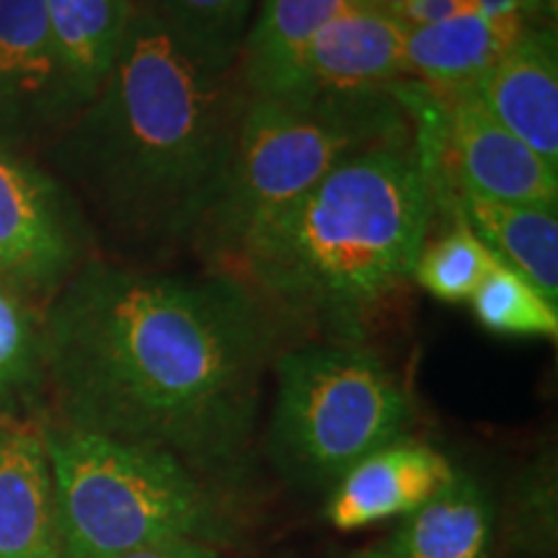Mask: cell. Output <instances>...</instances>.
Here are the masks:
<instances>
[{"mask_svg": "<svg viewBox=\"0 0 558 558\" xmlns=\"http://www.w3.org/2000/svg\"><path fill=\"white\" fill-rule=\"evenodd\" d=\"M9 424H11V422H5V418L0 416V437H3V432H5V427H9Z\"/></svg>", "mask_w": 558, "mask_h": 558, "instance_id": "27", "label": "cell"}, {"mask_svg": "<svg viewBox=\"0 0 558 558\" xmlns=\"http://www.w3.org/2000/svg\"><path fill=\"white\" fill-rule=\"evenodd\" d=\"M269 456L290 484L331 488L360 460L407 437L411 396L378 354L313 341L275 357Z\"/></svg>", "mask_w": 558, "mask_h": 558, "instance_id": "6", "label": "cell"}, {"mask_svg": "<svg viewBox=\"0 0 558 558\" xmlns=\"http://www.w3.org/2000/svg\"><path fill=\"white\" fill-rule=\"evenodd\" d=\"M416 117L403 83L362 94L248 96L226 192L194 246L202 267L226 269L264 215L308 192L354 153L409 135Z\"/></svg>", "mask_w": 558, "mask_h": 558, "instance_id": "4", "label": "cell"}, {"mask_svg": "<svg viewBox=\"0 0 558 558\" xmlns=\"http://www.w3.org/2000/svg\"><path fill=\"white\" fill-rule=\"evenodd\" d=\"M279 320L233 271L94 264L45 324L58 424L166 452L220 488L239 484Z\"/></svg>", "mask_w": 558, "mask_h": 558, "instance_id": "1", "label": "cell"}, {"mask_svg": "<svg viewBox=\"0 0 558 558\" xmlns=\"http://www.w3.org/2000/svg\"><path fill=\"white\" fill-rule=\"evenodd\" d=\"M349 3L354 0H262L239 60V78L246 94H292L311 41Z\"/></svg>", "mask_w": 558, "mask_h": 558, "instance_id": "15", "label": "cell"}, {"mask_svg": "<svg viewBox=\"0 0 558 558\" xmlns=\"http://www.w3.org/2000/svg\"><path fill=\"white\" fill-rule=\"evenodd\" d=\"M78 107L62 75L45 0H0V117L9 122Z\"/></svg>", "mask_w": 558, "mask_h": 558, "instance_id": "14", "label": "cell"}, {"mask_svg": "<svg viewBox=\"0 0 558 558\" xmlns=\"http://www.w3.org/2000/svg\"><path fill=\"white\" fill-rule=\"evenodd\" d=\"M256 0H150L181 47L215 73L239 70Z\"/></svg>", "mask_w": 558, "mask_h": 558, "instance_id": "20", "label": "cell"}, {"mask_svg": "<svg viewBox=\"0 0 558 558\" xmlns=\"http://www.w3.org/2000/svg\"><path fill=\"white\" fill-rule=\"evenodd\" d=\"M349 558H393L388 554L383 546H375V548H367V550H360V554H352Z\"/></svg>", "mask_w": 558, "mask_h": 558, "instance_id": "26", "label": "cell"}, {"mask_svg": "<svg viewBox=\"0 0 558 558\" xmlns=\"http://www.w3.org/2000/svg\"><path fill=\"white\" fill-rule=\"evenodd\" d=\"M424 130L341 160L243 235L226 271L279 318L362 344L367 320L414 275L439 199Z\"/></svg>", "mask_w": 558, "mask_h": 558, "instance_id": "3", "label": "cell"}, {"mask_svg": "<svg viewBox=\"0 0 558 558\" xmlns=\"http://www.w3.org/2000/svg\"><path fill=\"white\" fill-rule=\"evenodd\" d=\"M47 383V326L13 284L0 282V416L26 424Z\"/></svg>", "mask_w": 558, "mask_h": 558, "instance_id": "19", "label": "cell"}, {"mask_svg": "<svg viewBox=\"0 0 558 558\" xmlns=\"http://www.w3.org/2000/svg\"><path fill=\"white\" fill-rule=\"evenodd\" d=\"M450 460L422 439L401 437L360 460L329 492L326 520L337 530L407 518L452 478Z\"/></svg>", "mask_w": 558, "mask_h": 558, "instance_id": "10", "label": "cell"}, {"mask_svg": "<svg viewBox=\"0 0 558 558\" xmlns=\"http://www.w3.org/2000/svg\"><path fill=\"white\" fill-rule=\"evenodd\" d=\"M497 262L476 230L458 215L448 233L424 243L411 279L445 303H469Z\"/></svg>", "mask_w": 558, "mask_h": 558, "instance_id": "22", "label": "cell"}, {"mask_svg": "<svg viewBox=\"0 0 558 558\" xmlns=\"http://www.w3.org/2000/svg\"><path fill=\"white\" fill-rule=\"evenodd\" d=\"M111 558H222V548L209 546V543H197V541H177V543H160V546L128 550V554L111 556Z\"/></svg>", "mask_w": 558, "mask_h": 558, "instance_id": "24", "label": "cell"}, {"mask_svg": "<svg viewBox=\"0 0 558 558\" xmlns=\"http://www.w3.org/2000/svg\"><path fill=\"white\" fill-rule=\"evenodd\" d=\"M460 218L476 230L488 251L520 271L541 290L548 303H558V215L548 207L512 205L460 194Z\"/></svg>", "mask_w": 558, "mask_h": 558, "instance_id": "18", "label": "cell"}, {"mask_svg": "<svg viewBox=\"0 0 558 558\" xmlns=\"http://www.w3.org/2000/svg\"><path fill=\"white\" fill-rule=\"evenodd\" d=\"M448 101V169L460 194L530 207H558V166L501 124L476 88Z\"/></svg>", "mask_w": 558, "mask_h": 558, "instance_id": "7", "label": "cell"}, {"mask_svg": "<svg viewBox=\"0 0 558 558\" xmlns=\"http://www.w3.org/2000/svg\"><path fill=\"white\" fill-rule=\"evenodd\" d=\"M0 558H62L50 458L29 424L0 437Z\"/></svg>", "mask_w": 558, "mask_h": 558, "instance_id": "12", "label": "cell"}, {"mask_svg": "<svg viewBox=\"0 0 558 558\" xmlns=\"http://www.w3.org/2000/svg\"><path fill=\"white\" fill-rule=\"evenodd\" d=\"M246 99L239 70L199 65L156 13L132 11L78 153L111 230L143 267L197 246L226 192Z\"/></svg>", "mask_w": 558, "mask_h": 558, "instance_id": "2", "label": "cell"}, {"mask_svg": "<svg viewBox=\"0 0 558 558\" xmlns=\"http://www.w3.org/2000/svg\"><path fill=\"white\" fill-rule=\"evenodd\" d=\"M58 60L73 101L99 94L120 58L132 19V0H45Z\"/></svg>", "mask_w": 558, "mask_h": 558, "instance_id": "17", "label": "cell"}, {"mask_svg": "<svg viewBox=\"0 0 558 558\" xmlns=\"http://www.w3.org/2000/svg\"><path fill=\"white\" fill-rule=\"evenodd\" d=\"M78 256L73 220L37 171L0 153V271L34 288H52Z\"/></svg>", "mask_w": 558, "mask_h": 558, "instance_id": "8", "label": "cell"}, {"mask_svg": "<svg viewBox=\"0 0 558 558\" xmlns=\"http://www.w3.org/2000/svg\"><path fill=\"white\" fill-rule=\"evenodd\" d=\"M486 331L501 337H558V311L520 271L497 262L469 300Z\"/></svg>", "mask_w": 558, "mask_h": 558, "instance_id": "21", "label": "cell"}, {"mask_svg": "<svg viewBox=\"0 0 558 558\" xmlns=\"http://www.w3.org/2000/svg\"><path fill=\"white\" fill-rule=\"evenodd\" d=\"M380 546L393 558H492L494 505L476 478L452 473Z\"/></svg>", "mask_w": 558, "mask_h": 558, "instance_id": "16", "label": "cell"}, {"mask_svg": "<svg viewBox=\"0 0 558 558\" xmlns=\"http://www.w3.org/2000/svg\"><path fill=\"white\" fill-rule=\"evenodd\" d=\"M407 26L375 0H354L333 16L305 52L292 94H362L403 83ZM288 96V94H284Z\"/></svg>", "mask_w": 558, "mask_h": 558, "instance_id": "9", "label": "cell"}, {"mask_svg": "<svg viewBox=\"0 0 558 558\" xmlns=\"http://www.w3.org/2000/svg\"><path fill=\"white\" fill-rule=\"evenodd\" d=\"M525 16L492 19L484 13L407 29L403 78L418 81L442 99L473 90L520 37Z\"/></svg>", "mask_w": 558, "mask_h": 558, "instance_id": "13", "label": "cell"}, {"mask_svg": "<svg viewBox=\"0 0 558 558\" xmlns=\"http://www.w3.org/2000/svg\"><path fill=\"white\" fill-rule=\"evenodd\" d=\"M505 128L558 166V52L548 26H522L520 37L476 86Z\"/></svg>", "mask_w": 558, "mask_h": 558, "instance_id": "11", "label": "cell"}, {"mask_svg": "<svg viewBox=\"0 0 558 558\" xmlns=\"http://www.w3.org/2000/svg\"><path fill=\"white\" fill-rule=\"evenodd\" d=\"M50 458L62 558H111L160 543L226 548L235 520L220 486L166 452L50 424Z\"/></svg>", "mask_w": 558, "mask_h": 558, "instance_id": "5", "label": "cell"}, {"mask_svg": "<svg viewBox=\"0 0 558 558\" xmlns=\"http://www.w3.org/2000/svg\"><path fill=\"white\" fill-rule=\"evenodd\" d=\"M522 16H533V13H543L546 9H554V0H518Z\"/></svg>", "mask_w": 558, "mask_h": 558, "instance_id": "25", "label": "cell"}, {"mask_svg": "<svg viewBox=\"0 0 558 558\" xmlns=\"http://www.w3.org/2000/svg\"><path fill=\"white\" fill-rule=\"evenodd\" d=\"M514 541L522 550L538 558L554 554L556 541V488L554 471H538V476H530L525 488L520 492V505L514 509ZM530 558V556H525Z\"/></svg>", "mask_w": 558, "mask_h": 558, "instance_id": "23", "label": "cell"}]
</instances>
